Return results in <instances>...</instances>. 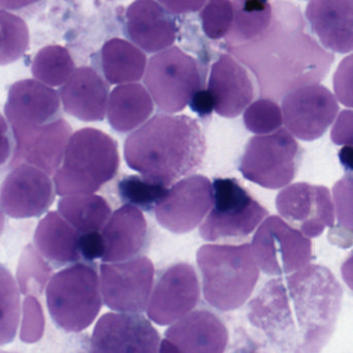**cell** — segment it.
<instances>
[{"mask_svg": "<svg viewBox=\"0 0 353 353\" xmlns=\"http://www.w3.org/2000/svg\"><path fill=\"white\" fill-rule=\"evenodd\" d=\"M343 290L330 268L318 264L264 285L248 317L286 353H320L334 334Z\"/></svg>", "mask_w": 353, "mask_h": 353, "instance_id": "1", "label": "cell"}, {"mask_svg": "<svg viewBox=\"0 0 353 353\" xmlns=\"http://www.w3.org/2000/svg\"><path fill=\"white\" fill-rule=\"evenodd\" d=\"M123 150L130 168L168 188L201 167L206 142L196 119L159 114L130 134Z\"/></svg>", "mask_w": 353, "mask_h": 353, "instance_id": "2", "label": "cell"}, {"mask_svg": "<svg viewBox=\"0 0 353 353\" xmlns=\"http://www.w3.org/2000/svg\"><path fill=\"white\" fill-rule=\"evenodd\" d=\"M197 264L205 301L214 309L228 312L247 303L259 280V266L250 243L204 245Z\"/></svg>", "mask_w": 353, "mask_h": 353, "instance_id": "3", "label": "cell"}, {"mask_svg": "<svg viewBox=\"0 0 353 353\" xmlns=\"http://www.w3.org/2000/svg\"><path fill=\"white\" fill-rule=\"evenodd\" d=\"M117 143L94 128L75 132L70 138L61 168L54 175L59 196L92 195L119 172Z\"/></svg>", "mask_w": 353, "mask_h": 353, "instance_id": "4", "label": "cell"}, {"mask_svg": "<svg viewBox=\"0 0 353 353\" xmlns=\"http://www.w3.org/2000/svg\"><path fill=\"white\" fill-rule=\"evenodd\" d=\"M46 296L51 318L68 332L86 330L98 317L104 301L98 272L81 262L53 274Z\"/></svg>", "mask_w": 353, "mask_h": 353, "instance_id": "5", "label": "cell"}, {"mask_svg": "<svg viewBox=\"0 0 353 353\" xmlns=\"http://www.w3.org/2000/svg\"><path fill=\"white\" fill-rule=\"evenodd\" d=\"M212 187L214 206L199 230L204 241L243 239L268 216V210L236 179H216Z\"/></svg>", "mask_w": 353, "mask_h": 353, "instance_id": "6", "label": "cell"}, {"mask_svg": "<svg viewBox=\"0 0 353 353\" xmlns=\"http://www.w3.org/2000/svg\"><path fill=\"white\" fill-rule=\"evenodd\" d=\"M144 83L157 106L166 113L181 112L203 90L199 63L175 46L150 59Z\"/></svg>", "mask_w": 353, "mask_h": 353, "instance_id": "7", "label": "cell"}, {"mask_svg": "<svg viewBox=\"0 0 353 353\" xmlns=\"http://www.w3.org/2000/svg\"><path fill=\"white\" fill-rule=\"evenodd\" d=\"M299 161V143L288 130L280 129L249 140L239 162V171L245 179L260 187L281 189L294 179Z\"/></svg>", "mask_w": 353, "mask_h": 353, "instance_id": "8", "label": "cell"}, {"mask_svg": "<svg viewBox=\"0 0 353 353\" xmlns=\"http://www.w3.org/2000/svg\"><path fill=\"white\" fill-rule=\"evenodd\" d=\"M251 247L260 270L272 276L303 270L313 255L310 239L278 216H268L261 223Z\"/></svg>", "mask_w": 353, "mask_h": 353, "instance_id": "9", "label": "cell"}, {"mask_svg": "<svg viewBox=\"0 0 353 353\" xmlns=\"http://www.w3.org/2000/svg\"><path fill=\"white\" fill-rule=\"evenodd\" d=\"M101 290L107 307L117 313L140 314L148 310L154 290V265L139 256L100 266Z\"/></svg>", "mask_w": 353, "mask_h": 353, "instance_id": "10", "label": "cell"}, {"mask_svg": "<svg viewBox=\"0 0 353 353\" xmlns=\"http://www.w3.org/2000/svg\"><path fill=\"white\" fill-rule=\"evenodd\" d=\"M214 203V187L210 179L202 175H191L168 190L154 208V214L161 226L181 234L199 226Z\"/></svg>", "mask_w": 353, "mask_h": 353, "instance_id": "11", "label": "cell"}, {"mask_svg": "<svg viewBox=\"0 0 353 353\" xmlns=\"http://www.w3.org/2000/svg\"><path fill=\"white\" fill-rule=\"evenodd\" d=\"M282 111L285 125L293 136L303 141H314L322 137L334 123L339 105L328 88L310 84L286 94Z\"/></svg>", "mask_w": 353, "mask_h": 353, "instance_id": "12", "label": "cell"}, {"mask_svg": "<svg viewBox=\"0 0 353 353\" xmlns=\"http://www.w3.org/2000/svg\"><path fill=\"white\" fill-rule=\"evenodd\" d=\"M276 206L280 216L307 239L319 236L326 227H334L336 208L324 185L293 183L278 194Z\"/></svg>", "mask_w": 353, "mask_h": 353, "instance_id": "13", "label": "cell"}, {"mask_svg": "<svg viewBox=\"0 0 353 353\" xmlns=\"http://www.w3.org/2000/svg\"><path fill=\"white\" fill-rule=\"evenodd\" d=\"M158 330L140 314L107 313L97 322L90 353H159Z\"/></svg>", "mask_w": 353, "mask_h": 353, "instance_id": "14", "label": "cell"}, {"mask_svg": "<svg viewBox=\"0 0 353 353\" xmlns=\"http://www.w3.org/2000/svg\"><path fill=\"white\" fill-rule=\"evenodd\" d=\"M200 299V285L195 268L179 262L169 266L157 282L148 316L159 325H169L193 312Z\"/></svg>", "mask_w": 353, "mask_h": 353, "instance_id": "15", "label": "cell"}, {"mask_svg": "<svg viewBox=\"0 0 353 353\" xmlns=\"http://www.w3.org/2000/svg\"><path fill=\"white\" fill-rule=\"evenodd\" d=\"M13 135L16 146L10 164L12 169L26 164L55 175L73 134L69 123L59 119L34 129L13 132Z\"/></svg>", "mask_w": 353, "mask_h": 353, "instance_id": "16", "label": "cell"}, {"mask_svg": "<svg viewBox=\"0 0 353 353\" xmlns=\"http://www.w3.org/2000/svg\"><path fill=\"white\" fill-rule=\"evenodd\" d=\"M54 187L40 169L20 165L12 169L1 185V210L11 218L40 216L54 201Z\"/></svg>", "mask_w": 353, "mask_h": 353, "instance_id": "17", "label": "cell"}, {"mask_svg": "<svg viewBox=\"0 0 353 353\" xmlns=\"http://www.w3.org/2000/svg\"><path fill=\"white\" fill-rule=\"evenodd\" d=\"M59 107L57 90L38 80L26 79L10 88L5 113L12 131H26L53 121Z\"/></svg>", "mask_w": 353, "mask_h": 353, "instance_id": "18", "label": "cell"}, {"mask_svg": "<svg viewBox=\"0 0 353 353\" xmlns=\"http://www.w3.org/2000/svg\"><path fill=\"white\" fill-rule=\"evenodd\" d=\"M208 90L214 99L216 112L227 119H234L247 110L255 97L249 72L229 54H221L212 65Z\"/></svg>", "mask_w": 353, "mask_h": 353, "instance_id": "19", "label": "cell"}, {"mask_svg": "<svg viewBox=\"0 0 353 353\" xmlns=\"http://www.w3.org/2000/svg\"><path fill=\"white\" fill-rule=\"evenodd\" d=\"M312 32L332 52L353 51V0H313L305 8Z\"/></svg>", "mask_w": 353, "mask_h": 353, "instance_id": "20", "label": "cell"}, {"mask_svg": "<svg viewBox=\"0 0 353 353\" xmlns=\"http://www.w3.org/2000/svg\"><path fill=\"white\" fill-rule=\"evenodd\" d=\"M127 34L145 52L160 53L174 44L177 28L160 3L138 0L127 11Z\"/></svg>", "mask_w": 353, "mask_h": 353, "instance_id": "21", "label": "cell"}, {"mask_svg": "<svg viewBox=\"0 0 353 353\" xmlns=\"http://www.w3.org/2000/svg\"><path fill=\"white\" fill-rule=\"evenodd\" d=\"M183 353H224L229 334L224 322L212 312L196 310L165 332Z\"/></svg>", "mask_w": 353, "mask_h": 353, "instance_id": "22", "label": "cell"}, {"mask_svg": "<svg viewBox=\"0 0 353 353\" xmlns=\"http://www.w3.org/2000/svg\"><path fill=\"white\" fill-rule=\"evenodd\" d=\"M105 241L103 263L134 259L148 239V223L141 210L125 204L113 212L102 230Z\"/></svg>", "mask_w": 353, "mask_h": 353, "instance_id": "23", "label": "cell"}, {"mask_svg": "<svg viewBox=\"0 0 353 353\" xmlns=\"http://www.w3.org/2000/svg\"><path fill=\"white\" fill-rule=\"evenodd\" d=\"M109 88L92 68L75 70L61 90L63 108L72 117L83 121H100L108 110Z\"/></svg>", "mask_w": 353, "mask_h": 353, "instance_id": "24", "label": "cell"}, {"mask_svg": "<svg viewBox=\"0 0 353 353\" xmlns=\"http://www.w3.org/2000/svg\"><path fill=\"white\" fill-rule=\"evenodd\" d=\"M80 233L57 212H50L40 221L34 233L37 249L55 266L78 263Z\"/></svg>", "mask_w": 353, "mask_h": 353, "instance_id": "25", "label": "cell"}, {"mask_svg": "<svg viewBox=\"0 0 353 353\" xmlns=\"http://www.w3.org/2000/svg\"><path fill=\"white\" fill-rule=\"evenodd\" d=\"M152 112V96L141 84L117 86L109 97L108 121L111 127L121 133L141 128Z\"/></svg>", "mask_w": 353, "mask_h": 353, "instance_id": "26", "label": "cell"}, {"mask_svg": "<svg viewBox=\"0 0 353 353\" xmlns=\"http://www.w3.org/2000/svg\"><path fill=\"white\" fill-rule=\"evenodd\" d=\"M102 68L109 83L134 84L146 73V55L123 39H112L102 48Z\"/></svg>", "mask_w": 353, "mask_h": 353, "instance_id": "27", "label": "cell"}, {"mask_svg": "<svg viewBox=\"0 0 353 353\" xmlns=\"http://www.w3.org/2000/svg\"><path fill=\"white\" fill-rule=\"evenodd\" d=\"M274 10L268 1H234V19L226 42L230 48L243 46L268 32L274 19Z\"/></svg>", "mask_w": 353, "mask_h": 353, "instance_id": "28", "label": "cell"}, {"mask_svg": "<svg viewBox=\"0 0 353 353\" xmlns=\"http://www.w3.org/2000/svg\"><path fill=\"white\" fill-rule=\"evenodd\" d=\"M59 212L81 234L103 230L112 216L108 202L94 194L63 197Z\"/></svg>", "mask_w": 353, "mask_h": 353, "instance_id": "29", "label": "cell"}, {"mask_svg": "<svg viewBox=\"0 0 353 353\" xmlns=\"http://www.w3.org/2000/svg\"><path fill=\"white\" fill-rule=\"evenodd\" d=\"M75 72V63L69 50L59 45L41 49L32 65L34 77L47 86H61L67 83Z\"/></svg>", "mask_w": 353, "mask_h": 353, "instance_id": "30", "label": "cell"}, {"mask_svg": "<svg viewBox=\"0 0 353 353\" xmlns=\"http://www.w3.org/2000/svg\"><path fill=\"white\" fill-rule=\"evenodd\" d=\"M338 225L328 233L334 245L347 249L353 243V177L346 175L332 188Z\"/></svg>", "mask_w": 353, "mask_h": 353, "instance_id": "31", "label": "cell"}, {"mask_svg": "<svg viewBox=\"0 0 353 353\" xmlns=\"http://www.w3.org/2000/svg\"><path fill=\"white\" fill-rule=\"evenodd\" d=\"M52 268L32 245H26L20 256L17 282L22 294L40 296L48 286Z\"/></svg>", "mask_w": 353, "mask_h": 353, "instance_id": "32", "label": "cell"}, {"mask_svg": "<svg viewBox=\"0 0 353 353\" xmlns=\"http://www.w3.org/2000/svg\"><path fill=\"white\" fill-rule=\"evenodd\" d=\"M1 53L0 63L7 65L18 61L30 47V32L26 22L9 12L0 11Z\"/></svg>", "mask_w": 353, "mask_h": 353, "instance_id": "33", "label": "cell"}, {"mask_svg": "<svg viewBox=\"0 0 353 353\" xmlns=\"http://www.w3.org/2000/svg\"><path fill=\"white\" fill-rule=\"evenodd\" d=\"M0 291H1V324H0V343H11L15 338L19 324L20 292L15 279L11 272L1 266L0 270Z\"/></svg>", "mask_w": 353, "mask_h": 353, "instance_id": "34", "label": "cell"}, {"mask_svg": "<svg viewBox=\"0 0 353 353\" xmlns=\"http://www.w3.org/2000/svg\"><path fill=\"white\" fill-rule=\"evenodd\" d=\"M119 195L125 204H131L139 210H154L166 196L168 188L146 181L143 177L130 175L121 179L119 185Z\"/></svg>", "mask_w": 353, "mask_h": 353, "instance_id": "35", "label": "cell"}, {"mask_svg": "<svg viewBox=\"0 0 353 353\" xmlns=\"http://www.w3.org/2000/svg\"><path fill=\"white\" fill-rule=\"evenodd\" d=\"M283 123L282 108L270 99H260L252 103L243 113L245 128L258 136L270 135L279 131Z\"/></svg>", "mask_w": 353, "mask_h": 353, "instance_id": "36", "label": "cell"}, {"mask_svg": "<svg viewBox=\"0 0 353 353\" xmlns=\"http://www.w3.org/2000/svg\"><path fill=\"white\" fill-rule=\"evenodd\" d=\"M234 19V1L212 0L201 12L202 28L212 40L226 38Z\"/></svg>", "mask_w": 353, "mask_h": 353, "instance_id": "37", "label": "cell"}, {"mask_svg": "<svg viewBox=\"0 0 353 353\" xmlns=\"http://www.w3.org/2000/svg\"><path fill=\"white\" fill-rule=\"evenodd\" d=\"M45 332V316L42 305L36 296L28 295L22 305L20 339L24 343H37Z\"/></svg>", "mask_w": 353, "mask_h": 353, "instance_id": "38", "label": "cell"}, {"mask_svg": "<svg viewBox=\"0 0 353 353\" xmlns=\"http://www.w3.org/2000/svg\"><path fill=\"white\" fill-rule=\"evenodd\" d=\"M332 81L336 100L353 108V53L339 63Z\"/></svg>", "mask_w": 353, "mask_h": 353, "instance_id": "39", "label": "cell"}, {"mask_svg": "<svg viewBox=\"0 0 353 353\" xmlns=\"http://www.w3.org/2000/svg\"><path fill=\"white\" fill-rule=\"evenodd\" d=\"M330 139L336 145L353 148V110H344L339 114L332 125Z\"/></svg>", "mask_w": 353, "mask_h": 353, "instance_id": "40", "label": "cell"}, {"mask_svg": "<svg viewBox=\"0 0 353 353\" xmlns=\"http://www.w3.org/2000/svg\"><path fill=\"white\" fill-rule=\"evenodd\" d=\"M79 250L81 257L86 261H94V259L104 257L105 241L102 233L90 232L81 234Z\"/></svg>", "mask_w": 353, "mask_h": 353, "instance_id": "41", "label": "cell"}, {"mask_svg": "<svg viewBox=\"0 0 353 353\" xmlns=\"http://www.w3.org/2000/svg\"><path fill=\"white\" fill-rule=\"evenodd\" d=\"M190 107L200 117H208L214 110V102L208 90H202L195 94L190 102Z\"/></svg>", "mask_w": 353, "mask_h": 353, "instance_id": "42", "label": "cell"}, {"mask_svg": "<svg viewBox=\"0 0 353 353\" xmlns=\"http://www.w3.org/2000/svg\"><path fill=\"white\" fill-rule=\"evenodd\" d=\"M161 5L167 8L171 13H189V12H196L201 9L206 5V1H183V3H176V1H160Z\"/></svg>", "mask_w": 353, "mask_h": 353, "instance_id": "43", "label": "cell"}, {"mask_svg": "<svg viewBox=\"0 0 353 353\" xmlns=\"http://www.w3.org/2000/svg\"><path fill=\"white\" fill-rule=\"evenodd\" d=\"M339 160L346 174L353 177V148L344 146L339 152Z\"/></svg>", "mask_w": 353, "mask_h": 353, "instance_id": "44", "label": "cell"}, {"mask_svg": "<svg viewBox=\"0 0 353 353\" xmlns=\"http://www.w3.org/2000/svg\"><path fill=\"white\" fill-rule=\"evenodd\" d=\"M341 274L348 288L353 291V251L343 262L341 266Z\"/></svg>", "mask_w": 353, "mask_h": 353, "instance_id": "45", "label": "cell"}, {"mask_svg": "<svg viewBox=\"0 0 353 353\" xmlns=\"http://www.w3.org/2000/svg\"><path fill=\"white\" fill-rule=\"evenodd\" d=\"M9 128L7 127L6 123L5 117H1V165L6 164L8 156L10 154V140L9 135H8Z\"/></svg>", "mask_w": 353, "mask_h": 353, "instance_id": "46", "label": "cell"}, {"mask_svg": "<svg viewBox=\"0 0 353 353\" xmlns=\"http://www.w3.org/2000/svg\"><path fill=\"white\" fill-rule=\"evenodd\" d=\"M159 353H183V351H181L174 343L165 339V340L161 342Z\"/></svg>", "mask_w": 353, "mask_h": 353, "instance_id": "47", "label": "cell"}]
</instances>
